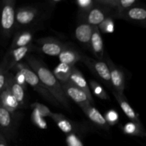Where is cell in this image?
<instances>
[{
    "mask_svg": "<svg viewBox=\"0 0 146 146\" xmlns=\"http://www.w3.org/2000/svg\"><path fill=\"white\" fill-rule=\"evenodd\" d=\"M50 118L56 123L57 126L60 128L64 133L69 135L71 133H75L77 131V125H75V123L72 122L71 120L68 119L61 113H53Z\"/></svg>",
    "mask_w": 146,
    "mask_h": 146,
    "instance_id": "cell-21",
    "label": "cell"
},
{
    "mask_svg": "<svg viewBox=\"0 0 146 146\" xmlns=\"http://www.w3.org/2000/svg\"><path fill=\"white\" fill-rule=\"evenodd\" d=\"M15 71L16 74L14 75V77H15L16 81L26 91L27 89V85H28V84H27V80H26L25 76L23 74L22 72H21L19 70H15Z\"/></svg>",
    "mask_w": 146,
    "mask_h": 146,
    "instance_id": "cell-34",
    "label": "cell"
},
{
    "mask_svg": "<svg viewBox=\"0 0 146 146\" xmlns=\"http://www.w3.org/2000/svg\"><path fill=\"white\" fill-rule=\"evenodd\" d=\"M105 118L107 121V122H108V123L110 125V126H111V125H114L118 122L119 115H118V113L115 111L110 110V111H108L106 113Z\"/></svg>",
    "mask_w": 146,
    "mask_h": 146,
    "instance_id": "cell-32",
    "label": "cell"
},
{
    "mask_svg": "<svg viewBox=\"0 0 146 146\" xmlns=\"http://www.w3.org/2000/svg\"><path fill=\"white\" fill-rule=\"evenodd\" d=\"M123 132L128 135H132L141 138H146V131L143 124L135 122H128L125 123L122 128Z\"/></svg>",
    "mask_w": 146,
    "mask_h": 146,
    "instance_id": "cell-25",
    "label": "cell"
},
{
    "mask_svg": "<svg viewBox=\"0 0 146 146\" xmlns=\"http://www.w3.org/2000/svg\"><path fill=\"white\" fill-rule=\"evenodd\" d=\"M96 2L109 7L115 11V13L133 7L140 3L138 0H96Z\"/></svg>",
    "mask_w": 146,
    "mask_h": 146,
    "instance_id": "cell-22",
    "label": "cell"
},
{
    "mask_svg": "<svg viewBox=\"0 0 146 146\" xmlns=\"http://www.w3.org/2000/svg\"><path fill=\"white\" fill-rule=\"evenodd\" d=\"M36 51L50 56H58L63 51L66 43L52 36L44 37L36 41Z\"/></svg>",
    "mask_w": 146,
    "mask_h": 146,
    "instance_id": "cell-9",
    "label": "cell"
},
{
    "mask_svg": "<svg viewBox=\"0 0 146 146\" xmlns=\"http://www.w3.org/2000/svg\"><path fill=\"white\" fill-rule=\"evenodd\" d=\"M89 50L97 60L104 61L106 51L104 50L102 36L98 27H94Z\"/></svg>",
    "mask_w": 146,
    "mask_h": 146,
    "instance_id": "cell-18",
    "label": "cell"
},
{
    "mask_svg": "<svg viewBox=\"0 0 146 146\" xmlns=\"http://www.w3.org/2000/svg\"><path fill=\"white\" fill-rule=\"evenodd\" d=\"M21 118V112L11 113L0 106V134L8 142L14 141L17 137Z\"/></svg>",
    "mask_w": 146,
    "mask_h": 146,
    "instance_id": "cell-5",
    "label": "cell"
},
{
    "mask_svg": "<svg viewBox=\"0 0 146 146\" xmlns=\"http://www.w3.org/2000/svg\"><path fill=\"white\" fill-rule=\"evenodd\" d=\"M75 66L68 65L66 64L60 63L54 70V74L56 78L61 84H65L70 81L73 68Z\"/></svg>",
    "mask_w": 146,
    "mask_h": 146,
    "instance_id": "cell-24",
    "label": "cell"
},
{
    "mask_svg": "<svg viewBox=\"0 0 146 146\" xmlns=\"http://www.w3.org/2000/svg\"><path fill=\"white\" fill-rule=\"evenodd\" d=\"M95 76H96L104 85L108 87L111 91H113L112 82H111V73L108 64L104 61L94 59L88 56L83 54L81 61Z\"/></svg>",
    "mask_w": 146,
    "mask_h": 146,
    "instance_id": "cell-6",
    "label": "cell"
},
{
    "mask_svg": "<svg viewBox=\"0 0 146 146\" xmlns=\"http://www.w3.org/2000/svg\"><path fill=\"white\" fill-rule=\"evenodd\" d=\"M14 69L19 70L21 72H22L23 74L25 76L27 84L30 86L32 87L39 95H41L44 100L48 101V103L51 104L54 106L61 108L60 104L56 100L54 96L47 89L46 87L42 84V82L39 79L36 74L31 69V67L29 66V64L27 62L19 63V64L16 66Z\"/></svg>",
    "mask_w": 146,
    "mask_h": 146,
    "instance_id": "cell-4",
    "label": "cell"
},
{
    "mask_svg": "<svg viewBox=\"0 0 146 146\" xmlns=\"http://www.w3.org/2000/svg\"><path fill=\"white\" fill-rule=\"evenodd\" d=\"M70 81L72 82L74 85L76 86L77 87H78L80 89L82 90L84 92H85V94L88 96L90 103L92 105H94V100L92 97V94H91V91L90 90L89 85L87 83L86 78H84L82 73L76 66L73 68L72 73H71V77H70Z\"/></svg>",
    "mask_w": 146,
    "mask_h": 146,
    "instance_id": "cell-20",
    "label": "cell"
},
{
    "mask_svg": "<svg viewBox=\"0 0 146 146\" xmlns=\"http://www.w3.org/2000/svg\"><path fill=\"white\" fill-rule=\"evenodd\" d=\"M112 93L113 95L115 97V100H116L117 102L119 104L122 111H123L125 115L131 120V121L137 123L142 124L138 114L135 112L133 108L130 105L129 102L128 101L124 94H121V93H118L115 91H113Z\"/></svg>",
    "mask_w": 146,
    "mask_h": 146,
    "instance_id": "cell-19",
    "label": "cell"
},
{
    "mask_svg": "<svg viewBox=\"0 0 146 146\" xmlns=\"http://www.w3.org/2000/svg\"><path fill=\"white\" fill-rule=\"evenodd\" d=\"M114 19L112 17L106 19L104 21H103L99 26L100 31L103 34H112L113 33L115 29V25H114Z\"/></svg>",
    "mask_w": 146,
    "mask_h": 146,
    "instance_id": "cell-30",
    "label": "cell"
},
{
    "mask_svg": "<svg viewBox=\"0 0 146 146\" xmlns=\"http://www.w3.org/2000/svg\"><path fill=\"white\" fill-rule=\"evenodd\" d=\"M9 58L7 54H5L0 64V93L6 88L7 77L9 73Z\"/></svg>",
    "mask_w": 146,
    "mask_h": 146,
    "instance_id": "cell-26",
    "label": "cell"
},
{
    "mask_svg": "<svg viewBox=\"0 0 146 146\" xmlns=\"http://www.w3.org/2000/svg\"><path fill=\"white\" fill-rule=\"evenodd\" d=\"M105 61L108 64L111 73V82L114 91L121 94H123L125 89V76L123 71L121 67L114 64L113 61L111 59L108 53L106 51Z\"/></svg>",
    "mask_w": 146,
    "mask_h": 146,
    "instance_id": "cell-10",
    "label": "cell"
},
{
    "mask_svg": "<svg viewBox=\"0 0 146 146\" xmlns=\"http://www.w3.org/2000/svg\"><path fill=\"white\" fill-rule=\"evenodd\" d=\"M6 88H7L14 95L18 101L21 109L25 108L27 104L25 90L16 81L14 75L11 73H9L7 75Z\"/></svg>",
    "mask_w": 146,
    "mask_h": 146,
    "instance_id": "cell-13",
    "label": "cell"
},
{
    "mask_svg": "<svg viewBox=\"0 0 146 146\" xmlns=\"http://www.w3.org/2000/svg\"><path fill=\"white\" fill-rule=\"evenodd\" d=\"M60 0H52L44 3L21 6L16 11V31L29 29H38L51 17Z\"/></svg>",
    "mask_w": 146,
    "mask_h": 146,
    "instance_id": "cell-1",
    "label": "cell"
},
{
    "mask_svg": "<svg viewBox=\"0 0 146 146\" xmlns=\"http://www.w3.org/2000/svg\"><path fill=\"white\" fill-rule=\"evenodd\" d=\"M80 108L96 126L106 132L110 131V125L106 120L105 116H104L94 106V105L91 104H87L81 106Z\"/></svg>",
    "mask_w": 146,
    "mask_h": 146,
    "instance_id": "cell-11",
    "label": "cell"
},
{
    "mask_svg": "<svg viewBox=\"0 0 146 146\" xmlns=\"http://www.w3.org/2000/svg\"><path fill=\"white\" fill-rule=\"evenodd\" d=\"M61 86L67 97L78 104L79 107L85 104H91L85 92H84L82 90L80 89L70 81L65 84H61Z\"/></svg>",
    "mask_w": 146,
    "mask_h": 146,
    "instance_id": "cell-15",
    "label": "cell"
},
{
    "mask_svg": "<svg viewBox=\"0 0 146 146\" xmlns=\"http://www.w3.org/2000/svg\"><path fill=\"white\" fill-rule=\"evenodd\" d=\"M76 4L78 7V15H82L88 12L96 5L95 0H77Z\"/></svg>",
    "mask_w": 146,
    "mask_h": 146,
    "instance_id": "cell-28",
    "label": "cell"
},
{
    "mask_svg": "<svg viewBox=\"0 0 146 146\" xmlns=\"http://www.w3.org/2000/svg\"><path fill=\"white\" fill-rule=\"evenodd\" d=\"M83 54L72 44L66 43L64 49L58 56V59L62 64L75 66L76 63L81 61Z\"/></svg>",
    "mask_w": 146,
    "mask_h": 146,
    "instance_id": "cell-16",
    "label": "cell"
},
{
    "mask_svg": "<svg viewBox=\"0 0 146 146\" xmlns=\"http://www.w3.org/2000/svg\"><path fill=\"white\" fill-rule=\"evenodd\" d=\"M25 59L26 62L36 74L42 84L54 96L61 108L71 112L69 100L64 91L61 84L56 78L54 72L48 68L42 60L35 56L29 54L26 57Z\"/></svg>",
    "mask_w": 146,
    "mask_h": 146,
    "instance_id": "cell-2",
    "label": "cell"
},
{
    "mask_svg": "<svg viewBox=\"0 0 146 146\" xmlns=\"http://www.w3.org/2000/svg\"><path fill=\"white\" fill-rule=\"evenodd\" d=\"M33 51H36V46L33 44L27 46L20 47V48L9 50V51L8 50L6 54L8 56L9 70L15 68L17 64L22 62L21 60L26 58L29 54Z\"/></svg>",
    "mask_w": 146,
    "mask_h": 146,
    "instance_id": "cell-14",
    "label": "cell"
},
{
    "mask_svg": "<svg viewBox=\"0 0 146 146\" xmlns=\"http://www.w3.org/2000/svg\"><path fill=\"white\" fill-rule=\"evenodd\" d=\"M114 19L125 20L146 28V6L139 4L115 14Z\"/></svg>",
    "mask_w": 146,
    "mask_h": 146,
    "instance_id": "cell-8",
    "label": "cell"
},
{
    "mask_svg": "<svg viewBox=\"0 0 146 146\" xmlns=\"http://www.w3.org/2000/svg\"><path fill=\"white\" fill-rule=\"evenodd\" d=\"M31 121L33 124L37 128L40 129L45 130L47 128V123L38 111L36 109H32V113H31Z\"/></svg>",
    "mask_w": 146,
    "mask_h": 146,
    "instance_id": "cell-29",
    "label": "cell"
},
{
    "mask_svg": "<svg viewBox=\"0 0 146 146\" xmlns=\"http://www.w3.org/2000/svg\"><path fill=\"white\" fill-rule=\"evenodd\" d=\"M115 14V11L109 7L96 2V5L88 12L82 15H78V21H84L94 27H98L106 19L109 17L114 19Z\"/></svg>",
    "mask_w": 146,
    "mask_h": 146,
    "instance_id": "cell-7",
    "label": "cell"
},
{
    "mask_svg": "<svg viewBox=\"0 0 146 146\" xmlns=\"http://www.w3.org/2000/svg\"><path fill=\"white\" fill-rule=\"evenodd\" d=\"M0 106L11 113L18 112L21 109L17 100L7 88L0 93Z\"/></svg>",
    "mask_w": 146,
    "mask_h": 146,
    "instance_id": "cell-23",
    "label": "cell"
},
{
    "mask_svg": "<svg viewBox=\"0 0 146 146\" xmlns=\"http://www.w3.org/2000/svg\"><path fill=\"white\" fill-rule=\"evenodd\" d=\"M94 27L84 21H78L76 27L74 36L84 49L89 50Z\"/></svg>",
    "mask_w": 146,
    "mask_h": 146,
    "instance_id": "cell-12",
    "label": "cell"
},
{
    "mask_svg": "<svg viewBox=\"0 0 146 146\" xmlns=\"http://www.w3.org/2000/svg\"><path fill=\"white\" fill-rule=\"evenodd\" d=\"M34 32L35 30L29 29L18 30L16 31L13 36L9 51L32 44Z\"/></svg>",
    "mask_w": 146,
    "mask_h": 146,
    "instance_id": "cell-17",
    "label": "cell"
},
{
    "mask_svg": "<svg viewBox=\"0 0 146 146\" xmlns=\"http://www.w3.org/2000/svg\"><path fill=\"white\" fill-rule=\"evenodd\" d=\"M8 141L1 134H0V146H8Z\"/></svg>",
    "mask_w": 146,
    "mask_h": 146,
    "instance_id": "cell-35",
    "label": "cell"
},
{
    "mask_svg": "<svg viewBox=\"0 0 146 146\" xmlns=\"http://www.w3.org/2000/svg\"><path fill=\"white\" fill-rule=\"evenodd\" d=\"M16 1L3 0L1 3V36L7 44L16 32Z\"/></svg>",
    "mask_w": 146,
    "mask_h": 146,
    "instance_id": "cell-3",
    "label": "cell"
},
{
    "mask_svg": "<svg viewBox=\"0 0 146 146\" xmlns=\"http://www.w3.org/2000/svg\"><path fill=\"white\" fill-rule=\"evenodd\" d=\"M66 143L68 146H84L79 137L77 136L76 133L67 135Z\"/></svg>",
    "mask_w": 146,
    "mask_h": 146,
    "instance_id": "cell-33",
    "label": "cell"
},
{
    "mask_svg": "<svg viewBox=\"0 0 146 146\" xmlns=\"http://www.w3.org/2000/svg\"><path fill=\"white\" fill-rule=\"evenodd\" d=\"M89 86H91L94 94L98 98H101L102 100H106V101H110L109 95L107 94L106 91L104 88V87L101 85L98 82H97L95 80H90Z\"/></svg>",
    "mask_w": 146,
    "mask_h": 146,
    "instance_id": "cell-27",
    "label": "cell"
},
{
    "mask_svg": "<svg viewBox=\"0 0 146 146\" xmlns=\"http://www.w3.org/2000/svg\"><path fill=\"white\" fill-rule=\"evenodd\" d=\"M31 109L37 110L38 112L44 118H46V117H51V114L53 113L48 107L46 106L44 104H41L38 102L34 103V104H31Z\"/></svg>",
    "mask_w": 146,
    "mask_h": 146,
    "instance_id": "cell-31",
    "label": "cell"
}]
</instances>
